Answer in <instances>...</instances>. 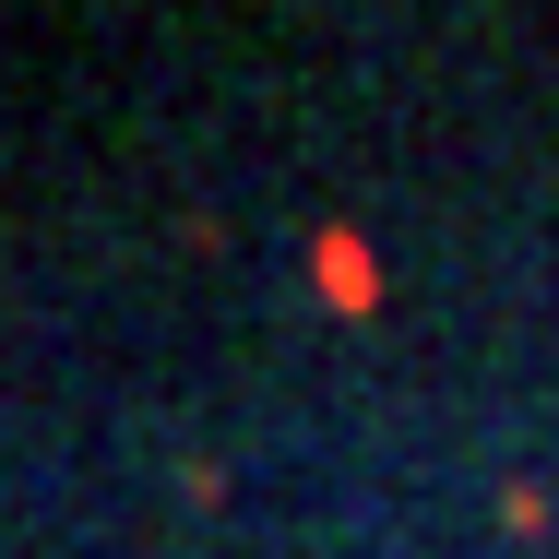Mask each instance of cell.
<instances>
[{
	"label": "cell",
	"mask_w": 559,
	"mask_h": 559,
	"mask_svg": "<svg viewBox=\"0 0 559 559\" xmlns=\"http://www.w3.org/2000/svg\"><path fill=\"white\" fill-rule=\"evenodd\" d=\"M310 298H322L334 322H369V310H381V250H369L345 215L310 226Z\"/></svg>",
	"instance_id": "6da1fadb"
},
{
	"label": "cell",
	"mask_w": 559,
	"mask_h": 559,
	"mask_svg": "<svg viewBox=\"0 0 559 559\" xmlns=\"http://www.w3.org/2000/svg\"><path fill=\"white\" fill-rule=\"evenodd\" d=\"M500 536H524V548L548 536V488L536 476H500Z\"/></svg>",
	"instance_id": "7a4b0ae2"
}]
</instances>
